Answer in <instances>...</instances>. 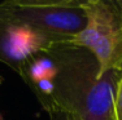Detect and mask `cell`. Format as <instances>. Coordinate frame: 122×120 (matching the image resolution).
Instances as JSON below:
<instances>
[{
    "instance_id": "277c9868",
    "label": "cell",
    "mask_w": 122,
    "mask_h": 120,
    "mask_svg": "<svg viewBox=\"0 0 122 120\" xmlns=\"http://www.w3.org/2000/svg\"><path fill=\"white\" fill-rule=\"evenodd\" d=\"M51 44L53 43L47 40L36 31L21 25L9 23L4 41V50L8 62L7 66L18 74L21 65L25 61L46 52Z\"/></svg>"
},
{
    "instance_id": "ba28073f",
    "label": "cell",
    "mask_w": 122,
    "mask_h": 120,
    "mask_svg": "<svg viewBox=\"0 0 122 120\" xmlns=\"http://www.w3.org/2000/svg\"><path fill=\"white\" fill-rule=\"evenodd\" d=\"M49 120H74L71 116H69L68 114L60 112V111H53V112L48 114Z\"/></svg>"
},
{
    "instance_id": "5b68a950",
    "label": "cell",
    "mask_w": 122,
    "mask_h": 120,
    "mask_svg": "<svg viewBox=\"0 0 122 120\" xmlns=\"http://www.w3.org/2000/svg\"><path fill=\"white\" fill-rule=\"evenodd\" d=\"M57 68L55 62L46 53H40L29 58L21 65L18 75L29 85V88L35 85L40 80L55 79Z\"/></svg>"
},
{
    "instance_id": "7a4b0ae2",
    "label": "cell",
    "mask_w": 122,
    "mask_h": 120,
    "mask_svg": "<svg viewBox=\"0 0 122 120\" xmlns=\"http://www.w3.org/2000/svg\"><path fill=\"white\" fill-rule=\"evenodd\" d=\"M0 16L43 35L51 43L71 41L87 23L81 0H8L0 3Z\"/></svg>"
},
{
    "instance_id": "3957f363",
    "label": "cell",
    "mask_w": 122,
    "mask_h": 120,
    "mask_svg": "<svg viewBox=\"0 0 122 120\" xmlns=\"http://www.w3.org/2000/svg\"><path fill=\"white\" fill-rule=\"evenodd\" d=\"M87 23L69 43L90 50L100 74L122 71V7L120 0L83 1Z\"/></svg>"
},
{
    "instance_id": "30bf717a",
    "label": "cell",
    "mask_w": 122,
    "mask_h": 120,
    "mask_svg": "<svg viewBox=\"0 0 122 120\" xmlns=\"http://www.w3.org/2000/svg\"><path fill=\"white\" fill-rule=\"evenodd\" d=\"M120 4H121V7H122V0H120Z\"/></svg>"
},
{
    "instance_id": "6da1fadb",
    "label": "cell",
    "mask_w": 122,
    "mask_h": 120,
    "mask_svg": "<svg viewBox=\"0 0 122 120\" xmlns=\"http://www.w3.org/2000/svg\"><path fill=\"white\" fill-rule=\"evenodd\" d=\"M46 53L55 62V90L43 105L47 114H68L74 120H114V101L122 71L100 74L90 50L73 43H53Z\"/></svg>"
},
{
    "instance_id": "52a82bcc",
    "label": "cell",
    "mask_w": 122,
    "mask_h": 120,
    "mask_svg": "<svg viewBox=\"0 0 122 120\" xmlns=\"http://www.w3.org/2000/svg\"><path fill=\"white\" fill-rule=\"evenodd\" d=\"M114 120H122V78L118 83L114 101Z\"/></svg>"
},
{
    "instance_id": "9c48e42d",
    "label": "cell",
    "mask_w": 122,
    "mask_h": 120,
    "mask_svg": "<svg viewBox=\"0 0 122 120\" xmlns=\"http://www.w3.org/2000/svg\"><path fill=\"white\" fill-rule=\"evenodd\" d=\"M3 81H4V79H3V76H0V85L3 84Z\"/></svg>"
},
{
    "instance_id": "8992f818",
    "label": "cell",
    "mask_w": 122,
    "mask_h": 120,
    "mask_svg": "<svg viewBox=\"0 0 122 120\" xmlns=\"http://www.w3.org/2000/svg\"><path fill=\"white\" fill-rule=\"evenodd\" d=\"M9 27V22L5 21L1 16H0V62L7 65V56H5V50H4V41H5V34L7 30Z\"/></svg>"
}]
</instances>
